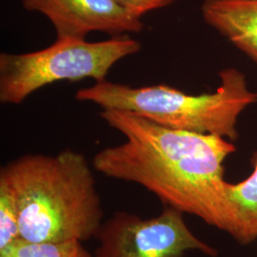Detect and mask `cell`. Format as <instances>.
Masks as SVG:
<instances>
[{
	"instance_id": "cell-1",
	"label": "cell",
	"mask_w": 257,
	"mask_h": 257,
	"mask_svg": "<svg viewBox=\"0 0 257 257\" xmlns=\"http://www.w3.org/2000/svg\"><path fill=\"white\" fill-rule=\"evenodd\" d=\"M100 116L125 141L93 156L95 171L140 185L166 207L230 234L229 183L224 178V161L236 151L230 140L168 128L128 110L104 109Z\"/></svg>"
},
{
	"instance_id": "cell-2",
	"label": "cell",
	"mask_w": 257,
	"mask_h": 257,
	"mask_svg": "<svg viewBox=\"0 0 257 257\" xmlns=\"http://www.w3.org/2000/svg\"><path fill=\"white\" fill-rule=\"evenodd\" d=\"M0 187L16 202L24 240L83 242L95 237L103 223L92 168L73 150L20 156L1 168Z\"/></svg>"
},
{
	"instance_id": "cell-3",
	"label": "cell",
	"mask_w": 257,
	"mask_h": 257,
	"mask_svg": "<svg viewBox=\"0 0 257 257\" xmlns=\"http://www.w3.org/2000/svg\"><path fill=\"white\" fill-rule=\"evenodd\" d=\"M220 86L211 93L188 94L167 85L132 87L104 80L75 93L78 101L91 102L102 109L128 110L168 128L215 135L234 141L237 120L257 102L246 76L235 68L219 74Z\"/></svg>"
},
{
	"instance_id": "cell-4",
	"label": "cell",
	"mask_w": 257,
	"mask_h": 257,
	"mask_svg": "<svg viewBox=\"0 0 257 257\" xmlns=\"http://www.w3.org/2000/svg\"><path fill=\"white\" fill-rule=\"evenodd\" d=\"M141 44L128 36L104 41L56 39L48 48L26 54L0 55V101L18 105L52 83L92 78L106 80L112 66L135 55Z\"/></svg>"
},
{
	"instance_id": "cell-5",
	"label": "cell",
	"mask_w": 257,
	"mask_h": 257,
	"mask_svg": "<svg viewBox=\"0 0 257 257\" xmlns=\"http://www.w3.org/2000/svg\"><path fill=\"white\" fill-rule=\"evenodd\" d=\"M183 212L171 207L155 217L143 218L115 211L96 234L94 257H184L200 251L216 257L217 249L198 238L184 220Z\"/></svg>"
},
{
	"instance_id": "cell-6",
	"label": "cell",
	"mask_w": 257,
	"mask_h": 257,
	"mask_svg": "<svg viewBox=\"0 0 257 257\" xmlns=\"http://www.w3.org/2000/svg\"><path fill=\"white\" fill-rule=\"evenodd\" d=\"M22 5L44 15L55 27L56 39H85L93 31L118 37L144 29L141 19L114 0H22Z\"/></svg>"
},
{
	"instance_id": "cell-7",
	"label": "cell",
	"mask_w": 257,
	"mask_h": 257,
	"mask_svg": "<svg viewBox=\"0 0 257 257\" xmlns=\"http://www.w3.org/2000/svg\"><path fill=\"white\" fill-rule=\"evenodd\" d=\"M204 20L257 63V0H204Z\"/></svg>"
},
{
	"instance_id": "cell-8",
	"label": "cell",
	"mask_w": 257,
	"mask_h": 257,
	"mask_svg": "<svg viewBox=\"0 0 257 257\" xmlns=\"http://www.w3.org/2000/svg\"><path fill=\"white\" fill-rule=\"evenodd\" d=\"M228 195L232 215L230 235L240 244H249L257 238V156L251 175L239 183H229Z\"/></svg>"
},
{
	"instance_id": "cell-9",
	"label": "cell",
	"mask_w": 257,
	"mask_h": 257,
	"mask_svg": "<svg viewBox=\"0 0 257 257\" xmlns=\"http://www.w3.org/2000/svg\"><path fill=\"white\" fill-rule=\"evenodd\" d=\"M0 257H94L78 240L31 242L19 238L0 249Z\"/></svg>"
},
{
	"instance_id": "cell-10",
	"label": "cell",
	"mask_w": 257,
	"mask_h": 257,
	"mask_svg": "<svg viewBox=\"0 0 257 257\" xmlns=\"http://www.w3.org/2000/svg\"><path fill=\"white\" fill-rule=\"evenodd\" d=\"M20 238L19 211L11 193L0 187V249Z\"/></svg>"
},
{
	"instance_id": "cell-11",
	"label": "cell",
	"mask_w": 257,
	"mask_h": 257,
	"mask_svg": "<svg viewBox=\"0 0 257 257\" xmlns=\"http://www.w3.org/2000/svg\"><path fill=\"white\" fill-rule=\"evenodd\" d=\"M130 14L141 19L145 14L154 10L166 7L177 0H114Z\"/></svg>"
}]
</instances>
